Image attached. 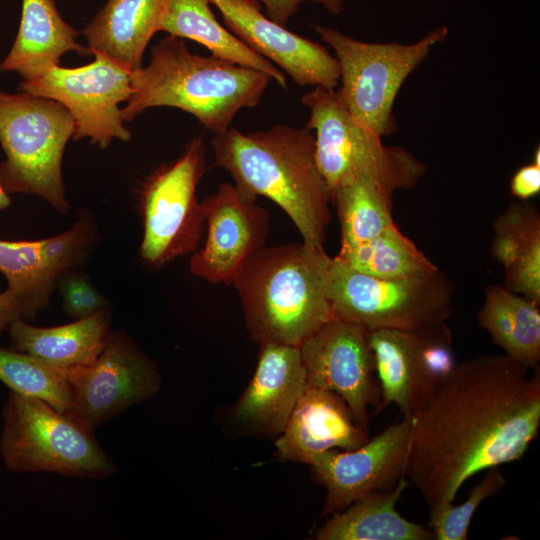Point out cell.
I'll use <instances>...</instances> for the list:
<instances>
[{"label":"cell","mask_w":540,"mask_h":540,"mask_svg":"<svg viewBox=\"0 0 540 540\" xmlns=\"http://www.w3.org/2000/svg\"><path fill=\"white\" fill-rule=\"evenodd\" d=\"M306 386L299 346L262 344L253 377L234 407V417L246 429L277 436Z\"/></svg>","instance_id":"ac0fdd59"},{"label":"cell","mask_w":540,"mask_h":540,"mask_svg":"<svg viewBox=\"0 0 540 540\" xmlns=\"http://www.w3.org/2000/svg\"><path fill=\"white\" fill-rule=\"evenodd\" d=\"M228 30L282 68L298 86L336 89L339 63L325 46L289 31L261 12L256 0H209Z\"/></svg>","instance_id":"e0dca14e"},{"label":"cell","mask_w":540,"mask_h":540,"mask_svg":"<svg viewBox=\"0 0 540 540\" xmlns=\"http://www.w3.org/2000/svg\"><path fill=\"white\" fill-rule=\"evenodd\" d=\"M314 30L336 55L338 92L348 111L380 137L397 130L393 106L405 80L449 34L448 27L439 26L415 43L402 44L364 42L319 24Z\"/></svg>","instance_id":"ba28073f"},{"label":"cell","mask_w":540,"mask_h":540,"mask_svg":"<svg viewBox=\"0 0 540 540\" xmlns=\"http://www.w3.org/2000/svg\"><path fill=\"white\" fill-rule=\"evenodd\" d=\"M0 453L13 472L104 479L117 472L93 429L46 401L11 391L3 408Z\"/></svg>","instance_id":"8992f818"},{"label":"cell","mask_w":540,"mask_h":540,"mask_svg":"<svg viewBox=\"0 0 540 540\" xmlns=\"http://www.w3.org/2000/svg\"><path fill=\"white\" fill-rule=\"evenodd\" d=\"M73 133V118L62 104L21 90L0 89V145L5 154L0 179L5 190L37 195L66 213L70 205L62 158Z\"/></svg>","instance_id":"5b68a950"},{"label":"cell","mask_w":540,"mask_h":540,"mask_svg":"<svg viewBox=\"0 0 540 540\" xmlns=\"http://www.w3.org/2000/svg\"><path fill=\"white\" fill-rule=\"evenodd\" d=\"M262 3L266 16L282 26H286L290 18L298 11L299 4L295 0H256Z\"/></svg>","instance_id":"836d02e7"},{"label":"cell","mask_w":540,"mask_h":540,"mask_svg":"<svg viewBox=\"0 0 540 540\" xmlns=\"http://www.w3.org/2000/svg\"><path fill=\"white\" fill-rule=\"evenodd\" d=\"M412 418L389 425L362 446L329 450L313 458V474L327 492L324 516L342 511L367 493L387 490L405 477Z\"/></svg>","instance_id":"9a60e30c"},{"label":"cell","mask_w":540,"mask_h":540,"mask_svg":"<svg viewBox=\"0 0 540 540\" xmlns=\"http://www.w3.org/2000/svg\"><path fill=\"white\" fill-rule=\"evenodd\" d=\"M0 272L7 291L18 301L22 318H33L45 307L57 278L47 267L42 240H0Z\"/></svg>","instance_id":"f1b7e54d"},{"label":"cell","mask_w":540,"mask_h":540,"mask_svg":"<svg viewBox=\"0 0 540 540\" xmlns=\"http://www.w3.org/2000/svg\"><path fill=\"white\" fill-rule=\"evenodd\" d=\"M65 375L73 416L91 429L151 398L161 385L156 365L121 331L109 332L92 364L65 369Z\"/></svg>","instance_id":"4fadbf2b"},{"label":"cell","mask_w":540,"mask_h":540,"mask_svg":"<svg viewBox=\"0 0 540 540\" xmlns=\"http://www.w3.org/2000/svg\"><path fill=\"white\" fill-rule=\"evenodd\" d=\"M211 146L216 165L241 191L272 200L304 242L323 246L331 220V190L317 166L311 130L277 124L244 134L228 128L214 135Z\"/></svg>","instance_id":"7a4b0ae2"},{"label":"cell","mask_w":540,"mask_h":540,"mask_svg":"<svg viewBox=\"0 0 540 540\" xmlns=\"http://www.w3.org/2000/svg\"><path fill=\"white\" fill-rule=\"evenodd\" d=\"M335 257L354 271L378 278L425 275L438 269L396 225L368 241L341 247Z\"/></svg>","instance_id":"83f0119b"},{"label":"cell","mask_w":540,"mask_h":540,"mask_svg":"<svg viewBox=\"0 0 540 540\" xmlns=\"http://www.w3.org/2000/svg\"><path fill=\"white\" fill-rule=\"evenodd\" d=\"M210 6L209 0H169L160 31L194 40L205 46L211 55L263 72L281 88L287 89L284 73L224 28Z\"/></svg>","instance_id":"d4e9b609"},{"label":"cell","mask_w":540,"mask_h":540,"mask_svg":"<svg viewBox=\"0 0 540 540\" xmlns=\"http://www.w3.org/2000/svg\"><path fill=\"white\" fill-rule=\"evenodd\" d=\"M168 1L107 0L83 30L91 54H103L130 72L140 68Z\"/></svg>","instance_id":"44dd1931"},{"label":"cell","mask_w":540,"mask_h":540,"mask_svg":"<svg viewBox=\"0 0 540 540\" xmlns=\"http://www.w3.org/2000/svg\"><path fill=\"white\" fill-rule=\"evenodd\" d=\"M454 285L439 268L429 274L378 278L332 258L327 296L336 317L365 329L418 330L446 323Z\"/></svg>","instance_id":"9c48e42d"},{"label":"cell","mask_w":540,"mask_h":540,"mask_svg":"<svg viewBox=\"0 0 540 540\" xmlns=\"http://www.w3.org/2000/svg\"><path fill=\"white\" fill-rule=\"evenodd\" d=\"M11 204V199L9 193L3 187V184L0 179V211L5 210Z\"/></svg>","instance_id":"8d00e7d4"},{"label":"cell","mask_w":540,"mask_h":540,"mask_svg":"<svg viewBox=\"0 0 540 540\" xmlns=\"http://www.w3.org/2000/svg\"><path fill=\"white\" fill-rule=\"evenodd\" d=\"M368 434L337 393L307 384L278 435L276 454L283 461L310 464L325 451L362 446Z\"/></svg>","instance_id":"d6986e66"},{"label":"cell","mask_w":540,"mask_h":540,"mask_svg":"<svg viewBox=\"0 0 540 540\" xmlns=\"http://www.w3.org/2000/svg\"><path fill=\"white\" fill-rule=\"evenodd\" d=\"M332 258L304 241L263 246L236 272L247 330L260 345L300 346L331 320L327 296Z\"/></svg>","instance_id":"3957f363"},{"label":"cell","mask_w":540,"mask_h":540,"mask_svg":"<svg viewBox=\"0 0 540 540\" xmlns=\"http://www.w3.org/2000/svg\"><path fill=\"white\" fill-rule=\"evenodd\" d=\"M363 326L334 316L300 347L307 384L337 393L369 431V409L382 410L373 352Z\"/></svg>","instance_id":"5bb4252c"},{"label":"cell","mask_w":540,"mask_h":540,"mask_svg":"<svg viewBox=\"0 0 540 540\" xmlns=\"http://www.w3.org/2000/svg\"><path fill=\"white\" fill-rule=\"evenodd\" d=\"M539 303L516 294L503 285L485 289L484 302L478 313V323L505 355L528 369L540 361Z\"/></svg>","instance_id":"484cf974"},{"label":"cell","mask_w":540,"mask_h":540,"mask_svg":"<svg viewBox=\"0 0 540 540\" xmlns=\"http://www.w3.org/2000/svg\"><path fill=\"white\" fill-rule=\"evenodd\" d=\"M506 484L504 475L493 467L487 469L480 482L459 505L444 502L430 507L429 529L437 540H466L472 517L481 503L501 491Z\"/></svg>","instance_id":"4dcf8cb0"},{"label":"cell","mask_w":540,"mask_h":540,"mask_svg":"<svg viewBox=\"0 0 540 540\" xmlns=\"http://www.w3.org/2000/svg\"><path fill=\"white\" fill-rule=\"evenodd\" d=\"M511 194L527 201L535 197L540 192V164L534 162L519 168L510 181Z\"/></svg>","instance_id":"d6a6232c"},{"label":"cell","mask_w":540,"mask_h":540,"mask_svg":"<svg viewBox=\"0 0 540 540\" xmlns=\"http://www.w3.org/2000/svg\"><path fill=\"white\" fill-rule=\"evenodd\" d=\"M492 256L503 286L540 304V213L526 201L510 204L493 223Z\"/></svg>","instance_id":"cb8c5ba5"},{"label":"cell","mask_w":540,"mask_h":540,"mask_svg":"<svg viewBox=\"0 0 540 540\" xmlns=\"http://www.w3.org/2000/svg\"><path fill=\"white\" fill-rule=\"evenodd\" d=\"M19 318L22 311L16 298L7 290L0 292V331L8 329Z\"/></svg>","instance_id":"e575fe53"},{"label":"cell","mask_w":540,"mask_h":540,"mask_svg":"<svg viewBox=\"0 0 540 540\" xmlns=\"http://www.w3.org/2000/svg\"><path fill=\"white\" fill-rule=\"evenodd\" d=\"M206 170L204 140L198 136L175 161L158 167L141 184L140 256L148 265L159 267L196 249L205 222L196 191Z\"/></svg>","instance_id":"30bf717a"},{"label":"cell","mask_w":540,"mask_h":540,"mask_svg":"<svg viewBox=\"0 0 540 540\" xmlns=\"http://www.w3.org/2000/svg\"><path fill=\"white\" fill-rule=\"evenodd\" d=\"M298 4L304 1H312L321 4L329 13L338 15L343 11L344 0H295Z\"/></svg>","instance_id":"d590c367"},{"label":"cell","mask_w":540,"mask_h":540,"mask_svg":"<svg viewBox=\"0 0 540 540\" xmlns=\"http://www.w3.org/2000/svg\"><path fill=\"white\" fill-rule=\"evenodd\" d=\"M405 477L433 507L479 472L520 460L540 427V378L507 355L456 364L411 417Z\"/></svg>","instance_id":"6da1fadb"},{"label":"cell","mask_w":540,"mask_h":540,"mask_svg":"<svg viewBox=\"0 0 540 540\" xmlns=\"http://www.w3.org/2000/svg\"><path fill=\"white\" fill-rule=\"evenodd\" d=\"M367 336L382 409L395 404L403 416H414L456 365L446 323L418 330L375 329Z\"/></svg>","instance_id":"7c38bea8"},{"label":"cell","mask_w":540,"mask_h":540,"mask_svg":"<svg viewBox=\"0 0 540 540\" xmlns=\"http://www.w3.org/2000/svg\"><path fill=\"white\" fill-rule=\"evenodd\" d=\"M110 325L111 312L105 308L89 317L55 327H37L19 318L8 331L11 349L65 370L92 364L105 345Z\"/></svg>","instance_id":"7402d4cb"},{"label":"cell","mask_w":540,"mask_h":540,"mask_svg":"<svg viewBox=\"0 0 540 540\" xmlns=\"http://www.w3.org/2000/svg\"><path fill=\"white\" fill-rule=\"evenodd\" d=\"M410 485L406 477L387 490H377L333 513L317 529L318 540H431L429 528L399 514L396 503Z\"/></svg>","instance_id":"603a6c76"},{"label":"cell","mask_w":540,"mask_h":540,"mask_svg":"<svg viewBox=\"0 0 540 540\" xmlns=\"http://www.w3.org/2000/svg\"><path fill=\"white\" fill-rule=\"evenodd\" d=\"M130 78L132 92L121 109L124 122L166 106L191 114L215 134L230 128L240 110L257 106L272 80L213 55L194 54L171 35L151 48L149 63L132 71Z\"/></svg>","instance_id":"277c9868"},{"label":"cell","mask_w":540,"mask_h":540,"mask_svg":"<svg viewBox=\"0 0 540 540\" xmlns=\"http://www.w3.org/2000/svg\"><path fill=\"white\" fill-rule=\"evenodd\" d=\"M207 222L203 248L190 260L191 272L211 283L232 285L242 264L265 246L270 216L235 184L221 183L201 201Z\"/></svg>","instance_id":"2e32d148"},{"label":"cell","mask_w":540,"mask_h":540,"mask_svg":"<svg viewBox=\"0 0 540 540\" xmlns=\"http://www.w3.org/2000/svg\"><path fill=\"white\" fill-rule=\"evenodd\" d=\"M310 111L306 127L314 131L317 166L331 192L366 176L390 192L413 188L426 165L402 147H388L382 137L359 123L338 90L314 87L301 98Z\"/></svg>","instance_id":"52a82bcc"},{"label":"cell","mask_w":540,"mask_h":540,"mask_svg":"<svg viewBox=\"0 0 540 540\" xmlns=\"http://www.w3.org/2000/svg\"><path fill=\"white\" fill-rule=\"evenodd\" d=\"M0 381L11 391L42 399L57 410L73 415V394L65 370L37 358L0 347Z\"/></svg>","instance_id":"f546056e"},{"label":"cell","mask_w":540,"mask_h":540,"mask_svg":"<svg viewBox=\"0 0 540 540\" xmlns=\"http://www.w3.org/2000/svg\"><path fill=\"white\" fill-rule=\"evenodd\" d=\"M78 32L60 15L54 0H22L21 19L15 41L0 63V71L16 72L33 79L73 51L89 56L91 51L76 39Z\"/></svg>","instance_id":"ffe728a7"},{"label":"cell","mask_w":540,"mask_h":540,"mask_svg":"<svg viewBox=\"0 0 540 540\" xmlns=\"http://www.w3.org/2000/svg\"><path fill=\"white\" fill-rule=\"evenodd\" d=\"M93 55L91 63L80 67L54 65L23 80L20 90L62 104L74 121L72 138H88L105 149L114 139L131 138L119 108L131 95V72L103 54Z\"/></svg>","instance_id":"8fae6325"},{"label":"cell","mask_w":540,"mask_h":540,"mask_svg":"<svg viewBox=\"0 0 540 540\" xmlns=\"http://www.w3.org/2000/svg\"><path fill=\"white\" fill-rule=\"evenodd\" d=\"M59 281L65 312L75 318L89 317L105 308L108 301L89 283L87 278L76 273L64 272Z\"/></svg>","instance_id":"1f68e13d"},{"label":"cell","mask_w":540,"mask_h":540,"mask_svg":"<svg viewBox=\"0 0 540 540\" xmlns=\"http://www.w3.org/2000/svg\"><path fill=\"white\" fill-rule=\"evenodd\" d=\"M393 194L366 176L331 192L341 227V247L368 241L395 225Z\"/></svg>","instance_id":"4316f807"}]
</instances>
